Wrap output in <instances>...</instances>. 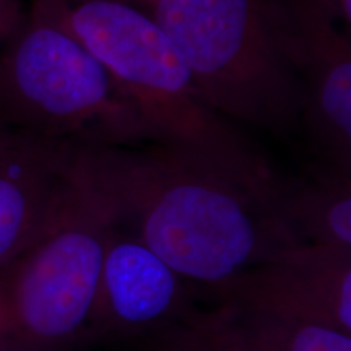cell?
I'll list each match as a JSON object with an SVG mask.
<instances>
[{"label": "cell", "mask_w": 351, "mask_h": 351, "mask_svg": "<svg viewBox=\"0 0 351 351\" xmlns=\"http://www.w3.org/2000/svg\"><path fill=\"white\" fill-rule=\"evenodd\" d=\"M122 231L187 282L217 295L288 245L283 179L261 155L228 156L163 143L83 147Z\"/></svg>", "instance_id": "cell-1"}, {"label": "cell", "mask_w": 351, "mask_h": 351, "mask_svg": "<svg viewBox=\"0 0 351 351\" xmlns=\"http://www.w3.org/2000/svg\"><path fill=\"white\" fill-rule=\"evenodd\" d=\"M119 228L75 145L41 230L0 269V341L16 351H56L80 337L96 314L104 257Z\"/></svg>", "instance_id": "cell-2"}, {"label": "cell", "mask_w": 351, "mask_h": 351, "mask_svg": "<svg viewBox=\"0 0 351 351\" xmlns=\"http://www.w3.org/2000/svg\"><path fill=\"white\" fill-rule=\"evenodd\" d=\"M148 13L221 119L278 134L301 125L304 93L282 0H152Z\"/></svg>", "instance_id": "cell-3"}, {"label": "cell", "mask_w": 351, "mask_h": 351, "mask_svg": "<svg viewBox=\"0 0 351 351\" xmlns=\"http://www.w3.org/2000/svg\"><path fill=\"white\" fill-rule=\"evenodd\" d=\"M0 125L83 147L155 143L111 73L49 0H26L0 43Z\"/></svg>", "instance_id": "cell-4"}, {"label": "cell", "mask_w": 351, "mask_h": 351, "mask_svg": "<svg viewBox=\"0 0 351 351\" xmlns=\"http://www.w3.org/2000/svg\"><path fill=\"white\" fill-rule=\"evenodd\" d=\"M69 32L111 73L155 143L228 156L256 153L202 98L191 70L150 13L127 0H49Z\"/></svg>", "instance_id": "cell-5"}, {"label": "cell", "mask_w": 351, "mask_h": 351, "mask_svg": "<svg viewBox=\"0 0 351 351\" xmlns=\"http://www.w3.org/2000/svg\"><path fill=\"white\" fill-rule=\"evenodd\" d=\"M300 72L301 124L327 166L351 173V34L314 0H282Z\"/></svg>", "instance_id": "cell-6"}, {"label": "cell", "mask_w": 351, "mask_h": 351, "mask_svg": "<svg viewBox=\"0 0 351 351\" xmlns=\"http://www.w3.org/2000/svg\"><path fill=\"white\" fill-rule=\"evenodd\" d=\"M351 335V252L293 244L218 295Z\"/></svg>", "instance_id": "cell-7"}, {"label": "cell", "mask_w": 351, "mask_h": 351, "mask_svg": "<svg viewBox=\"0 0 351 351\" xmlns=\"http://www.w3.org/2000/svg\"><path fill=\"white\" fill-rule=\"evenodd\" d=\"M73 152V143L0 125V269L41 230Z\"/></svg>", "instance_id": "cell-8"}, {"label": "cell", "mask_w": 351, "mask_h": 351, "mask_svg": "<svg viewBox=\"0 0 351 351\" xmlns=\"http://www.w3.org/2000/svg\"><path fill=\"white\" fill-rule=\"evenodd\" d=\"M173 340L182 351H351L348 333L231 300L189 315Z\"/></svg>", "instance_id": "cell-9"}, {"label": "cell", "mask_w": 351, "mask_h": 351, "mask_svg": "<svg viewBox=\"0 0 351 351\" xmlns=\"http://www.w3.org/2000/svg\"><path fill=\"white\" fill-rule=\"evenodd\" d=\"M181 282L156 252L119 228L104 257L96 314L121 328L155 326L178 309Z\"/></svg>", "instance_id": "cell-10"}, {"label": "cell", "mask_w": 351, "mask_h": 351, "mask_svg": "<svg viewBox=\"0 0 351 351\" xmlns=\"http://www.w3.org/2000/svg\"><path fill=\"white\" fill-rule=\"evenodd\" d=\"M283 207L298 243L351 252V173L327 166L283 181Z\"/></svg>", "instance_id": "cell-11"}, {"label": "cell", "mask_w": 351, "mask_h": 351, "mask_svg": "<svg viewBox=\"0 0 351 351\" xmlns=\"http://www.w3.org/2000/svg\"><path fill=\"white\" fill-rule=\"evenodd\" d=\"M26 0H0V43L19 19Z\"/></svg>", "instance_id": "cell-12"}, {"label": "cell", "mask_w": 351, "mask_h": 351, "mask_svg": "<svg viewBox=\"0 0 351 351\" xmlns=\"http://www.w3.org/2000/svg\"><path fill=\"white\" fill-rule=\"evenodd\" d=\"M340 21L345 28H351V0H314Z\"/></svg>", "instance_id": "cell-13"}, {"label": "cell", "mask_w": 351, "mask_h": 351, "mask_svg": "<svg viewBox=\"0 0 351 351\" xmlns=\"http://www.w3.org/2000/svg\"><path fill=\"white\" fill-rule=\"evenodd\" d=\"M142 2H145V3H147V5H148V3H150L152 0H142Z\"/></svg>", "instance_id": "cell-14"}]
</instances>
